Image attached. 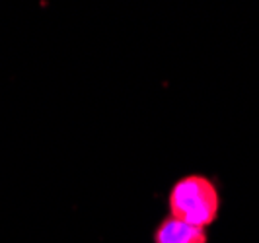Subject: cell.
I'll return each mask as SVG.
<instances>
[{
    "label": "cell",
    "mask_w": 259,
    "mask_h": 243,
    "mask_svg": "<svg viewBox=\"0 0 259 243\" xmlns=\"http://www.w3.org/2000/svg\"><path fill=\"white\" fill-rule=\"evenodd\" d=\"M166 203L169 216L203 230L219 220L222 208L219 185L205 173L182 175L169 187Z\"/></svg>",
    "instance_id": "cell-1"
},
{
    "label": "cell",
    "mask_w": 259,
    "mask_h": 243,
    "mask_svg": "<svg viewBox=\"0 0 259 243\" xmlns=\"http://www.w3.org/2000/svg\"><path fill=\"white\" fill-rule=\"evenodd\" d=\"M152 243H208V233L168 214L152 231Z\"/></svg>",
    "instance_id": "cell-2"
}]
</instances>
